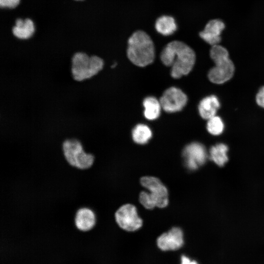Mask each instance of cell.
Listing matches in <instances>:
<instances>
[{"instance_id":"obj_6","label":"cell","mask_w":264,"mask_h":264,"mask_svg":"<svg viewBox=\"0 0 264 264\" xmlns=\"http://www.w3.org/2000/svg\"><path fill=\"white\" fill-rule=\"evenodd\" d=\"M140 182L141 185L147 190L155 207L163 208L168 205V190L158 178L144 176L140 178Z\"/></svg>"},{"instance_id":"obj_21","label":"cell","mask_w":264,"mask_h":264,"mask_svg":"<svg viewBox=\"0 0 264 264\" xmlns=\"http://www.w3.org/2000/svg\"><path fill=\"white\" fill-rule=\"evenodd\" d=\"M20 0H0V5L1 7L14 8L19 3Z\"/></svg>"},{"instance_id":"obj_17","label":"cell","mask_w":264,"mask_h":264,"mask_svg":"<svg viewBox=\"0 0 264 264\" xmlns=\"http://www.w3.org/2000/svg\"><path fill=\"white\" fill-rule=\"evenodd\" d=\"M228 148L223 143H219L212 146L209 151L210 159L219 166H222L228 161L227 154Z\"/></svg>"},{"instance_id":"obj_19","label":"cell","mask_w":264,"mask_h":264,"mask_svg":"<svg viewBox=\"0 0 264 264\" xmlns=\"http://www.w3.org/2000/svg\"><path fill=\"white\" fill-rule=\"evenodd\" d=\"M207 129L212 135H220L224 129L223 122L220 117L215 115L208 120Z\"/></svg>"},{"instance_id":"obj_5","label":"cell","mask_w":264,"mask_h":264,"mask_svg":"<svg viewBox=\"0 0 264 264\" xmlns=\"http://www.w3.org/2000/svg\"><path fill=\"white\" fill-rule=\"evenodd\" d=\"M62 148L66 160L72 167L86 170L90 168L94 162V155L86 152L81 141L77 138L65 139Z\"/></svg>"},{"instance_id":"obj_13","label":"cell","mask_w":264,"mask_h":264,"mask_svg":"<svg viewBox=\"0 0 264 264\" xmlns=\"http://www.w3.org/2000/svg\"><path fill=\"white\" fill-rule=\"evenodd\" d=\"M220 107V102L216 96L210 95L206 97L199 104V114L202 118L208 120L216 115Z\"/></svg>"},{"instance_id":"obj_2","label":"cell","mask_w":264,"mask_h":264,"mask_svg":"<svg viewBox=\"0 0 264 264\" xmlns=\"http://www.w3.org/2000/svg\"><path fill=\"white\" fill-rule=\"evenodd\" d=\"M127 54L131 62L137 66L144 67L152 63L155 49L150 35L141 30L133 32L128 41Z\"/></svg>"},{"instance_id":"obj_4","label":"cell","mask_w":264,"mask_h":264,"mask_svg":"<svg viewBox=\"0 0 264 264\" xmlns=\"http://www.w3.org/2000/svg\"><path fill=\"white\" fill-rule=\"evenodd\" d=\"M210 55L215 64L208 72V77L210 81L215 84H223L233 76L234 66L229 57L227 49L219 45L212 46Z\"/></svg>"},{"instance_id":"obj_22","label":"cell","mask_w":264,"mask_h":264,"mask_svg":"<svg viewBox=\"0 0 264 264\" xmlns=\"http://www.w3.org/2000/svg\"><path fill=\"white\" fill-rule=\"evenodd\" d=\"M256 99L257 104L264 108V87H262L259 90Z\"/></svg>"},{"instance_id":"obj_20","label":"cell","mask_w":264,"mask_h":264,"mask_svg":"<svg viewBox=\"0 0 264 264\" xmlns=\"http://www.w3.org/2000/svg\"><path fill=\"white\" fill-rule=\"evenodd\" d=\"M140 204L147 209H153L156 207L147 191H141L139 195Z\"/></svg>"},{"instance_id":"obj_15","label":"cell","mask_w":264,"mask_h":264,"mask_svg":"<svg viewBox=\"0 0 264 264\" xmlns=\"http://www.w3.org/2000/svg\"><path fill=\"white\" fill-rule=\"evenodd\" d=\"M156 30L164 36L173 34L177 29L175 19L168 15H163L158 18L155 22Z\"/></svg>"},{"instance_id":"obj_18","label":"cell","mask_w":264,"mask_h":264,"mask_svg":"<svg viewBox=\"0 0 264 264\" xmlns=\"http://www.w3.org/2000/svg\"><path fill=\"white\" fill-rule=\"evenodd\" d=\"M152 137L150 128L144 124H138L132 130V138L134 142L140 145L147 143Z\"/></svg>"},{"instance_id":"obj_16","label":"cell","mask_w":264,"mask_h":264,"mask_svg":"<svg viewBox=\"0 0 264 264\" xmlns=\"http://www.w3.org/2000/svg\"><path fill=\"white\" fill-rule=\"evenodd\" d=\"M143 105L146 118L153 120L159 116L162 107L160 101L156 98L153 96L147 97L144 99Z\"/></svg>"},{"instance_id":"obj_23","label":"cell","mask_w":264,"mask_h":264,"mask_svg":"<svg viewBox=\"0 0 264 264\" xmlns=\"http://www.w3.org/2000/svg\"><path fill=\"white\" fill-rule=\"evenodd\" d=\"M181 264H198L194 260H191L188 257L182 255L181 257Z\"/></svg>"},{"instance_id":"obj_7","label":"cell","mask_w":264,"mask_h":264,"mask_svg":"<svg viewBox=\"0 0 264 264\" xmlns=\"http://www.w3.org/2000/svg\"><path fill=\"white\" fill-rule=\"evenodd\" d=\"M114 219L118 225L127 231H137L143 225V220L138 216L136 207L130 203L120 206L115 212Z\"/></svg>"},{"instance_id":"obj_8","label":"cell","mask_w":264,"mask_h":264,"mask_svg":"<svg viewBox=\"0 0 264 264\" xmlns=\"http://www.w3.org/2000/svg\"><path fill=\"white\" fill-rule=\"evenodd\" d=\"M182 156L185 167L190 171H195L205 163L208 154L203 145L194 142L184 148Z\"/></svg>"},{"instance_id":"obj_3","label":"cell","mask_w":264,"mask_h":264,"mask_svg":"<svg viewBox=\"0 0 264 264\" xmlns=\"http://www.w3.org/2000/svg\"><path fill=\"white\" fill-rule=\"evenodd\" d=\"M104 60L96 55H88L85 52H75L70 60V73L72 79L82 82L92 78L103 68Z\"/></svg>"},{"instance_id":"obj_10","label":"cell","mask_w":264,"mask_h":264,"mask_svg":"<svg viewBox=\"0 0 264 264\" xmlns=\"http://www.w3.org/2000/svg\"><path fill=\"white\" fill-rule=\"evenodd\" d=\"M158 247L162 251L176 250L184 243L183 233L178 227H174L160 235L156 240Z\"/></svg>"},{"instance_id":"obj_1","label":"cell","mask_w":264,"mask_h":264,"mask_svg":"<svg viewBox=\"0 0 264 264\" xmlns=\"http://www.w3.org/2000/svg\"><path fill=\"white\" fill-rule=\"evenodd\" d=\"M160 59L165 66L171 67V76L177 79L187 75L192 70L196 54L187 44L176 40L165 46L161 52Z\"/></svg>"},{"instance_id":"obj_9","label":"cell","mask_w":264,"mask_h":264,"mask_svg":"<svg viewBox=\"0 0 264 264\" xmlns=\"http://www.w3.org/2000/svg\"><path fill=\"white\" fill-rule=\"evenodd\" d=\"M159 101L165 111L175 112L184 107L187 102V97L179 88L171 87L164 91Z\"/></svg>"},{"instance_id":"obj_11","label":"cell","mask_w":264,"mask_h":264,"mask_svg":"<svg viewBox=\"0 0 264 264\" xmlns=\"http://www.w3.org/2000/svg\"><path fill=\"white\" fill-rule=\"evenodd\" d=\"M74 222L75 227L79 231L83 232L90 231L96 225V215L90 208L81 207L75 214Z\"/></svg>"},{"instance_id":"obj_12","label":"cell","mask_w":264,"mask_h":264,"mask_svg":"<svg viewBox=\"0 0 264 264\" xmlns=\"http://www.w3.org/2000/svg\"><path fill=\"white\" fill-rule=\"evenodd\" d=\"M225 28L224 22L219 19L209 21L204 29L199 32L200 37L205 42L213 46L219 44L221 41V33Z\"/></svg>"},{"instance_id":"obj_14","label":"cell","mask_w":264,"mask_h":264,"mask_svg":"<svg viewBox=\"0 0 264 264\" xmlns=\"http://www.w3.org/2000/svg\"><path fill=\"white\" fill-rule=\"evenodd\" d=\"M35 27L33 22L30 19H18L16 25L12 28L13 35L20 39H28L33 34Z\"/></svg>"},{"instance_id":"obj_24","label":"cell","mask_w":264,"mask_h":264,"mask_svg":"<svg viewBox=\"0 0 264 264\" xmlns=\"http://www.w3.org/2000/svg\"></svg>"}]
</instances>
